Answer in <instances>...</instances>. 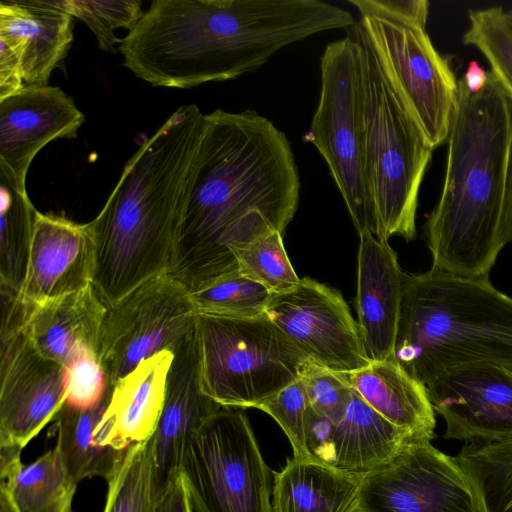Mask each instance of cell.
<instances>
[{"mask_svg":"<svg viewBox=\"0 0 512 512\" xmlns=\"http://www.w3.org/2000/svg\"><path fill=\"white\" fill-rule=\"evenodd\" d=\"M300 187L290 142L269 119L255 110L206 114L169 274L192 292L237 272L234 252L283 233Z\"/></svg>","mask_w":512,"mask_h":512,"instance_id":"1","label":"cell"},{"mask_svg":"<svg viewBox=\"0 0 512 512\" xmlns=\"http://www.w3.org/2000/svg\"><path fill=\"white\" fill-rule=\"evenodd\" d=\"M338 26L337 8L321 0H154L118 50L139 79L189 89L254 72Z\"/></svg>","mask_w":512,"mask_h":512,"instance_id":"2","label":"cell"},{"mask_svg":"<svg viewBox=\"0 0 512 512\" xmlns=\"http://www.w3.org/2000/svg\"><path fill=\"white\" fill-rule=\"evenodd\" d=\"M204 114L179 107L127 161L99 214L92 285L109 308L133 289L169 273L193 184Z\"/></svg>","mask_w":512,"mask_h":512,"instance_id":"3","label":"cell"},{"mask_svg":"<svg viewBox=\"0 0 512 512\" xmlns=\"http://www.w3.org/2000/svg\"><path fill=\"white\" fill-rule=\"evenodd\" d=\"M511 140L512 104L491 73L475 94L458 79L443 188L424 225L433 269L489 276L505 246L501 226Z\"/></svg>","mask_w":512,"mask_h":512,"instance_id":"4","label":"cell"},{"mask_svg":"<svg viewBox=\"0 0 512 512\" xmlns=\"http://www.w3.org/2000/svg\"><path fill=\"white\" fill-rule=\"evenodd\" d=\"M391 360L426 387L460 366L512 368V297L489 276L407 275Z\"/></svg>","mask_w":512,"mask_h":512,"instance_id":"5","label":"cell"},{"mask_svg":"<svg viewBox=\"0 0 512 512\" xmlns=\"http://www.w3.org/2000/svg\"><path fill=\"white\" fill-rule=\"evenodd\" d=\"M362 48L365 152L377 235L411 241L416 236L418 196L433 148L398 91L385 75L357 23Z\"/></svg>","mask_w":512,"mask_h":512,"instance_id":"6","label":"cell"},{"mask_svg":"<svg viewBox=\"0 0 512 512\" xmlns=\"http://www.w3.org/2000/svg\"><path fill=\"white\" fill-rule=\"evenodd\" d=\"M379 63L430 146L447 141L458 98V79L448 56L426 32L427 0H348Z\"/></svg>","mask_w":512,"mask_h":512,"instance_id":"7","label":"cell"},{"mask_svg":"<svg viewBox=\"0 0 512 512\" xmlns=\"http://www.w3.org/2000/svg\"><path fill=\"white\" fill-rule=\"evenodd\" d=\"M196 338L203 390L223 407L256 408L298 380L309 361L266 314L198 313Z\"/></svg>","mask_w":512,"mask_h":512,"instance_id":"8","label":"cell"},{"mask_svg":"<svg viewBox=\"0 0 512 512\" xmlns=\"http://www.w3.org/2000/svg\"><path fill=\"white\" fill-rule=\"evenodd\" d=\"M318 106L304 140L326 161L359 234L377 235L365 152L362 48L353 26L320 58Z\"/></svg>","mask_w":512,"mask_h":512,"instance_id":"9","label":"cell"},{"mask_svg":"<svg viewBox=\"0 0 512 512\" xmlns=\"http://www.w3.org/2000/svg\"><path fill=\"white\" fill-rule=\"evenodd\" d=\"M180 473L195 512H273L271 470L234 408H220L187 439Z\"/></svg>","mask_w":512,"mask_h":512,"instance_id":"10","label":"cell"},{"mask_svg":"<svg viewBox=\"0 0 512 512\" xmlns=\"http://www.w3.org/2000/svg\"><path fill=\"white\" fill-rule=\"evenodd\" d=\"M197 311L189 289L169 273L142 283L111 307L102 325L100 361L110 385L191 334Z\"/></svg>","mask_w":512,"mask_h":512,"instance_id":"11","label":"cell"},{"mask_svg":"<svg viewBox=\"0 0 512 512\" xmlns=\"http://www.w3.org/2000/svg\"><path fill=\"white\" fill-rule=\"evenodd\" d=\"M357 512H485L469 474L431 441L410 440L362 477Z\"/></svg>","mask_w":512,"mask_h":512,"instance_id":"12","label":"cell"},{"mask_svg":"<svg viewBox=\"0 0 512 512\" xmlns=\"http://www.w3.org/2000/svg\"><path fill=\"white\" fill-rule=\"evenodd\" d=\"M0 355V446L23 449L64 404L66 369L13 320H2Z\"/></svg>","mask_w":512,"mask_h":512,"instance_id":"13","label":"cell"},{"mask_svg":"<svg viewBox=\"0 0 512 512\" xmlns=\"http://www.w3.org/2000/svg\"><path fill=\"white\" fill-rule=\"evenodd\" d=\"M317 365L338 373L367 366L358 322L341 293L310 278L272 296L265 313Z\"/></svg>","mask_w":512,"mask_h":512,"instance_id":"14","label":"cell"},{"mask_svg":"<svg viewBox=\"0 0 512 512\" xmlns=\"http://www.w3.org/2000/svg\"><path fill=\"white\" fill-rule=\"evenodd\" d=\"M446 439L490 442L512 438V368L476 363L448 370L427 386Z\"/></svg>","mask_w":512,"mask_h":512,"instance_id":"15","label":"cell"},{"mask_svg":"<svg viewBox=\"0 0 512 512\" xmlns=\"http://www.w3.org/2000/svg\"><path fill=\"white\" fill-rule=\"evenodd\" d=\"M85 121L60 87L23 86L0 100V172L26 191L36 154L49 142L74 138Z\"/></svg>","mask_w":512,"mask_h":512,"instance_id":"16","label":"cell"},{"mask_svg":"<svg viewBox=\"0 0 512 512\" xmlns=\"http://www.w3.org/2000/svg\"><path fill=\"white\" fill-rule=\"evenodd\" d=\"M222 407L202 387L195 325L174 351L163 409L150 438L156 498L180 474L187 439Z\"/></svg>","mask_w":512,"mask_h":512,"instance_id":"17","label":"cell"},{"mask_svg":"<svg viewBox=\"0 0 512 512\" xmlns=\"http://www.w3.org/2000/svg\"><path fill=\"white\" fill-rule=\"evenodd\" d=\"M410 440L413 439L406 432L377 413L354 390L338 423H331L310 409V457L348 473L364 476L390 460Z\"/></svg>","mask_w":512,"mask_h":512,"instance_id":"18","label":"cell"},{"mask_svg":"<svg viewBox=\"0 0 512 512\" xmlns=\"http://www.w3.org/2000/svg\"><path fill=\"white\" fill-rule=\"evenodd\" d=\"M94 243L88 223L36 214L26 281L18 296L40 304L92 284Z\"/></svg>","mask_w":512,"mask_h":512,"instance_id":"19","label":"cell"},{"mask_svg":"<svg viewBox=\"0 0 512 512\" xmlns=\"http://www.w3.org/2000/svg\"><path fill=\"white\" fill-rule=\"evenodd\" d=\"M356 308L370 361L391 360L407 275L386 241L359 234Z\"/></svg>","mask_w":512,"mask_h":512,"instance_id":"20","label":"cell"},{"mask_svg":"<svg viewBox=\"0 0 512 512\" xmlns=\"http://www.w3.org/2000/svg\"><path fill=\"white\" fill-rule=\"evenodd\" d=\"M173 359L174 352H159L112 386L109 403L94 432L97 445L124 451L151 438L163 409Z\"/></svg>","mask_w":512,"mask_h":512,"instance_id":"21","label":"cell"},{"mask_svg":"<svg viewBox=\"0 0 512 512\" xmlns=\"http://www.w3.org/2000/svg\"><path fill=\"white\" fill-rule=\"evenodd\" d=\"M20 300L24 308L23 328L43 356L64 367L85 351L100 357L101 331L107 307L92 284L40 304Z\"/></svg>","mask_w":512,"mask_h":512,"instance_id":"22","label":"cell"},{"mask_svg":"<svg viewBox=\"0 0 512 512\" xmlns=\"http://www.w3.org/2000/svg\"><path fill=\"white\" fill-rule=\"evenodd\" d=\"M0 32L21 42L24 86H47L73 41V17L55 1H2Z\"/></svg>","mask_w":512,"mask_h":512,"instance_id":"23","label":"cell"},{"mask_svg":"<svg viewBox=\"0 0 512 512\" xmlns=\"http://www.w3.org/2000/svg\"><path fill=\"white\" fill-rule=\"evenodd\" d=\"M377 413L413 440L431 441L435 411L427 387L392 360L371 361L367 366L339 373Z\"/></svg>","mask_w":512,"mask_h":512,"instance_id":"24","label":"cell"},{"mask_svg":"<svg viewBox=\"0 0 512 512\" xmlns=\"http://www.w3.org/2000/svg\"><path fill=\"white\" fill-rule=\"evenodd\" d=\"M362 477L293 455L274 473L273 512H357Z\"/></svg>","mask_w":512,"mask_h":512,"instance_id":"25","label":"cell"},{"mask_svg":"<svg viewBox=\"0 0 512 512\" xmlns=\"http://www.w3.org/2000/svg\"><path fill=\"white\" fill-rule=\"evenodd\" d=\"M22 449L0 446V489L18 512H72L77 483L69 474L59 450L46 451L23 464Z\"/></svg>","mask_w":512,"mask_h":512,"instance_id":"26","label":"cell"},{"mask_svg":"<svg viewBox=\"0 0 512 512\" xmlns=\"http://www.w3.org/2000/svg\"><path fill=\"white\" fill-rule=\"evenodd\" d=\"M111 389L93 407L81 408L64 402L52 420L57 430L56 447L77 484L92 477L107 481L126 451L99 446L94 441V432L109 403Z\"/></svg>","mask_w":512,"mask_h":512,"instance_id":"27","label":"cell"},{"mask_svg":"<svg viewBox=\"0 0 512 512\" xmlns=\"http://www.w3.org/2000/svg\"><path fill=\"white\" fill-rule=\"evenodd\" d=\"M1 294L18 297L24 287L37 210L14 181L0 172Z\"/></svg>","mask_w":512,"mask_h":512,"instance_id":"28","label":"cell"},{"mask_svg":"<svg viewBox=\"0 0 512 512\" xmlns=\"http://www.w3.org/2000/svg\"><path fill=\"white\" fill-rule=\"evenodd\" d=\"M456 459L472 479L485 512H512V438L466 443Z\"/></svg>","mask_w":512,"mask_h":512,"instance_id":"29","label":"cell"},{"mask_svg":"<svg viewBox=\"0 0 512 512\" xmlns=\"http://www.w3.org/2000/svg\"><path fill=\"white\" fill-rule=\"evenodd\" d=\"M106 482L103 512H154L156 495L150 439L126 449Z\"/></svg>","mask_w":512,"mask_h":512,"instance_id":"30","label":"cell"},{"mask_svg":"<svg viewBox=\"0 0 512 512\" xmlns=\"http://www.w3.org/2000/svg\"><path fill=\"white\" fill-rule=\"evenodd\" d=\"M468 21L463 43L481 52L512 103V24L506 10L501 6L469 10Z\"/></svg>","mask_w":512,"mask_h":512,"instance_id":"31","label":"cell"},{"mask_svg":"<svg viewBox=\"0 0 512 512\" xmlns=\"http://www.w3.org/2000/svg\"><path fill=\"white\" fill-rule=\"evenodd\" d=\"M197 313L233 318L265 315L273 296L263 285L239 271L190 292Z\"/></svg>","mask_w":512,"mask_h":512,"instance_id":"32","label":"cell"},{"mask_svg":"<svg viewBox=\"0 0 512 512\" xmlns=\"http://www.w3.org/2000/svg\"><path fill=\"white\" fill-rule=\"evenodd\" d=\"M238 271L273 295L291 290L300 278L287 256L282 233L271 230L234 252Z\"/></svg>","mask_w":512,"mask_h":512,"instance_id":"33","label":"cell"},{"mask_svg":"<svg viewBox=\"0 0 512 512\" xmlns=\"http://www.w3.org/2000/svg\"><path fill=\"white\" fill-rule=\"evenodd\" d=\"M56 5L73 18L83 21L95 35L98 46L106 52H115L122 39L115 32L117 29H134L144 14L142 2L126 1H82L55 0Z\"/></svg>","mask_w":512,"mask_h":512,"instance_id":"34","label":"cell"},{"mask_svg":"<svg viewBox=\"0 0 512 512\" xmlns=\"http://www.w3.org/2000/svg\"><path fill=\"white\" fill-rule=\"evenodd\" d=\"M269 414L287 435L293 455L310 457L307 428L310 405L300 379L271 395L256 406Z\"/></svg>","mask_w":512,"mask_h":512,"instance_id":"35","label":"cell"},{"mask_svg":"<svg viewBox=\"0 0 512 512\" xmlns=\"http://www.w3.org/2000/svg\"><path fill=\"white\" fill-rule=\"evenodd\" d=\"M311 409L320 417L338 423L345 415L353 389L338 372L308 361L299 378Z\"/></svg>","mask_w":512,"mask_h":512,"instance_id":"36","label":"cell"},{"mask_svg":"<svg viewBox=\"0 0 512 512\" xmlns=\"http://www.w3.org/2000/svg\"><path fill=\"white\" fill-rule=\"evenodd\" d=\"M66 369L65 402L89 408L99 403L112 387L98 354L85 351Z\"/></svg>","mask_w":512,"mask_h":512,"instance_id":"37","label":"cell"},{"mask_svg":"<svg viewBox=\"0 0 512 512\" xmlns=\"http://www.w3.org/2000/svg\"><path fill=\"white\" fill-rule=\"evenodd\" d=\"M22 55L19 39L0 32V100L24 86Z\"/></svg>","mask_w":512,"mask_h":512,"instance_id":"38","label":"cell"},{"mask_svg":"<svg viewBox=\"0 0 512 512\" xmlns=\"http://www.w3.org/2000/svg\"><path fill=\"white\" fill-rule=\"evenodd\" d=\"M154 512H193L181 473L174 476L156 498Z\"/></svg>","mask_w":512,"mask_h":512,"instance_id":"39","label":"cell"},{"mask_svg":"<svg viewBox=\"0 0 512 512\" xmlns=\"http://www.w3.org/2000/svg\"><path fill=\"white\" fill-rule=\"evenodd\" d=\"M501 236L504 245L512 242V140L506 173Z\"/></svg>","mask_w":512,"mask_h":512,"instance_id":"40","label":"cell"},{"mask_svg":"<svg viewBox=\"0 0 512 512\" xmlns=\"http://www.w3.org/2000/svg\"><path fill=\"white\" fill-rule=\"evenodd\" d=\"M462 79L469 92L475 94L480 92L488 83L489 72L473 60L469 62Z\"/></svg>","mask_w":512,"mask_h":512,"instance_id":"41","label":"cell"}]
</instances>
